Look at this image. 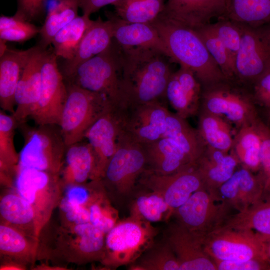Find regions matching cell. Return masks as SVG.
Segmentation results:
<instances>
[{
  "label": "cell",
  "mask_w": 270,
  "mask_h": 270,
  "mask_svg": "<svg viewBox=\"0 0 270 270\" xmlns=\"http://www.w3.org/2000/svg\"><path fill=\"white\" fill-rule=\"evenodd\" d=\"M120 0H79V6L82 14L90 16L108 4H112Z\"/></svg>",
  "instance_id": "f5cc1de1"
},
{
  "label": "cell",
  "mask_w": 270,
  "mask_h": 270,
  "mask_svg": "<svg viewBox=\"0 0 270 270\" xmlns=\"http://www.w3.org/2000/svg\"><path fill=\"white\" fill-rule=\"evenodd\" d=\"M132 264V270H180L178 259L166 240L154 244Z\"/></svg>",
  "instance_id": "74e56055"
},
{
  "label": "cell",
  "mask_w": 270,
  "mask_h": 270,
  "mask_svg": "<svg viewBox=\"0 0 270 270\" xmlns=\"http://www.w3.org/2000/svg\"><path fill=\"white\" fill-rule=\"evenodd\" d=\"M22 128L24 145L19 154L18 166L55 174L62 169L66 146L58 125H38Z\"/></svg>",
  "instance_id": "8992f818"
},
{
  "label": "cell",
  "mask_w": 270,
  "mask_h": 270,
  "mask_svg": "<svg viewBox=\"0 0 270 270\" xmlns=\"http://www.w3.org/2000/svg\"><path fill=\"white\" fill-rule=\"evenodd\" d=\"M72 230L76 236L75 242L78 252L88 260H102L104 252V234L90 222L73 226Z\"/></svg>",
  "instance_id": "f35d334b"
},
{
  "label": "cell",
  "mask_w": 270,
  "mask_h": 270,
  "mask_svg": "<svg viewBox=\"0 0 270 270\" xmlns=\"http://www.w3.org/2000/svg\"><path fill=\"white\" fill-rule=\"evenodd\" d=\"M265 116L266 119V124L270 126V109L265 110Z\"/></svg>",
  "instance_id": "11a10c76"
},
{
  "label": "cell",
  "mask_w": 270,
  "mask_h": 270,
  "mask_svg": "<svg viewBox=\"0 0 270 270\" xmlns=\"http://www.w3.org/2000/svg\"><path fill=\"white\" fill-rule=\"evenodd\" d=\"M163 137L172 140L196 165L206 147L197 129L192 127L186 118L170 112Z\"/></svg>",
  "instance_id": "484cf974"
},
{
  "label": "cell",
  "mask_w": 270,
  "mask_h": 270,
  "mask_svg": "<svg viewBox=\"0 0 270 270\" xmlns=\"http://www.w3.org/2000/svg\"><path fill=\"white\" fill-rule=\"evenodd\" d=\"M266 198V200H270V192L268 193V194L267 195Z\"/></svg>",
  "instance_id": "9f6ffc18"
},
{
  "label": "cell",
  "mask_w": 270,
  "mask_h": 270,
  "mask_svg": "<svg viewBox=\"0 0 270 270\" xmlns=\"http://www.w3.org/2000/svg\"></svg>",
  "instance_id": "6f0895ef"
},
{
  "label": "cell",
  "mask_w": 270,
  "mask_h": 270,
  "mask_svg": "<svg viewBox=\"0 0 270 270\" xmlns=\"http://www.w3.org/2000/svg\"><path fill=\"white\" fill-rule=\"evenodd\" d=\"M157 233L150 222L132 214L106 234L102 260L114 267L132 264L154 244Z\"/></svg>",
  "instance_id": "5b68a950"
},
{
  "label": "cell",
  "mask_w": 270,
  "mask_h": 270,
  "mask_svg": "<svg viewBox=\"0 0 270 270\" xmlns=\"http://www.w3.org/2000/svg\"><path fill=\"white\" fill-rule=\"evenodd\" d=\"M92 21L87 15L78 16L54 36L51 44L58 58L68 60L74 57L84 34Z\"/></svg>",
  "instance_id": "d6a6232c"
},
{
  "label": "cell",
  "mask_w": 270,
  "mask_h": 270,
  "mask_svg": "<svg viewBox=\"0 0 270 270\" xmlns=\"http://www.w3.org/2000/svg\"><path fill=\"white\" fill-rule=\"evenodd\" d=\"M65 180L73 184H82L88 178L92 180L95 158L89 144L82 141L66 146L64 162Z\"/></svg>",
  "instance_id": "4316f807"
},
{
  "label": "cell",
  "mask_w": 270,
  "mask_h": 270,
  "mask_svg": "<svg viewBox=\"0 0 270 270\" xmlns=\"http://www.w3.org/2000/svg\"><path fill=\"white\" fill-rule=\"evenodd\" d=\"M0 214L6 224L20 232L21 228L35 224L36 213L34 207L18 194L8 193L2 198Z\"/></svg>",
  "instance_id": "d590c367"
},
{
  "label": "cell",
  "mask_w": 270,
  "mask_h": 270,
  "mask_svg": "<svg viewBox=\"0 0 270 270\" xmlns=\"http://www.w3.org/2000/svg\"><path fill=\"white\" fill-rule=\"evenodd\" d=\"M79 8V0H58L49 10L40 28L38 44L46 48L54 36L78 16Z\"/></svg>",
  "instance_id": "836d02e7"
},
{
  "label": "cell",
  "mask_w": 270,
  "mask_h": 270,
  "mask_svg": "<svg viewBox=\"0 0 270 270\" xmlns=\"http://www.w3.org/2000/svg\"><path fill=\"white\" fill-rule=\"evenodd\" d=\"M225 0H168L157 20L195 30L224 16Z\"/></svg>",
  "instance_id": "9a60e30c"
},
{
  "label": "cell",
  "mask_w": 270,
  "mask_h": 270,
  "mask_svg": "<svg viewBox=\"0 0 270 270\" xmlns=\"http://www.w3.org/2000/svg\"><path fill=\"white\" fill-rule=\"evenodd\" d=\"M114 40L113 28L108 19L98 17L92 22L86 30L74 57L65 60L60 71L65 76L78 66L108 49Z\"/></svg>",
  "instance_id": "cb8c5ba5"
},
{
  "label": "cell",
  "mask_w": 270,
  "mask_h": 270,
  "mask_svg": "<svg viewBox=\"0 0 270 270\" xmlns=\"http://www.w3.org/2000/svg\"><path fill=\"white\" fill-rule=\"evenodd\" d=\"M57 175L18 165L16 180L18 194L34 208L40 196L48 191Z\"/></svg>",
  "instance_id": "1f68e13d"
},
{
  "label": "cell",
  "mask_w": 270,
  "mask_h": 270,
  "mask_svg": "<svg viewBox=\"0 0 270 270\" xmlns=\"http://www.w3.org/2000/svg\"><path fill=\"white\" fill-rule=\"evenodd\" d=\"M17 10L14 14L31 22L44 12L47 0H16Z\"/></svg>",
  "instance_id": "c3c4849f"
},
{
  "label": "cell",
  "mask_w": 270,
  "mask_h": 270,
  "mask_svg": "<svg viewBox=\"0 0 270 270\" xmlns=\"http://www.w3.org/2000/svg\"><path fill=\"white\" fill-rule=\"evenodd\" d=\"M267 259L270 264V237H265Z\"/></svg>",
  "instance_id": "db71d44e"
},
{
  "label": "cell",
  "mask_w": 270,
  "mask_h": 270,
  "mask_svg": "<svg viewBox=\"0 0 270 270\" xmlns=\"http://www.w3.org/2000/svg\"><path fill=\"white\" fill-rule=\"evenodd\" d=\"M197 130L207 146L224 152L232 147L233 125L219 116L200 110Z\"/></svg>",
  "instance_id": "83f0119b"
},
{
  "label": "cell",
  "mask_w": 270,
  "mask_h": 270,
  "mask_svg": "<svg viewBox=\"0 0 270 270\" xmlns=\"http://www.w3.org/2000/svg\"><path fill=\"white\" fill-rule=\"evenodd\" d=\"M88 202L90 204L88 208L90 222L104 234H107L116 224V212L98 198L92 201L90 199Z\"/></svg>",
  "instance_id": "f6af8a7d"
},
{
  "label": "cell",
  "mask_w": 270,
  "mask_h": 270,
  "mask_svg": "<svg viewBox=\"0 0 270 270\" xmlns=\"http://www.w3.org/2000/svg\"><path fill=\"white\" fill-rule=\"evenodd\" d=\"M240 25L242 38L234 61L235 77L251 88L270 72V26Z\"/></svg>",
  "instance_id": "8fae6325"
},
{
  "label": "cell",
  "mask_w": 270,
  "mask_h": 270,
  "mask_svg": "<svg viewBox=\"0 0 270 270\" xmlns=\"http://www.w3.org/2000/svg\"><path fill=\"white\" fill-rule=\"evenodd\" d=\"M239 164L232 150L224 152L206 146L196 166L206 188L216 192L232 176Z\"/></svg>",
  "instance_id": "d4e9b609"
},
{
  "label": "cell",
  "mask_w": 270,
  "mask_h": 270,
  "mask_svg": "<svg viewBox=\"0 0 270 270\" xmlns=\"http://www.w3.org/2000/svg\"><path fill=\"white\" fill-rule=\"evenodd\" d=\"M164 0H120L112 4L118 18L130 22L150 23L157 19Z\"/></svg>",
  "instance_id": "e575fe53"
},
{
  "label": "cell",
  "mask_w": 270,
  "mask_h": 270,
  "mask_svg": "<svg viewBox=\"0 0 270 270\" xmlns=\"http://www.w3.org/2000/svg\"><path fill=\"white\" fill-rule=\"evenodd\" d=\"M152 24L164 40L170 60L192 71L202 86L226 78L194 30L157 19Z\"/></svg>",
  "instance_id": "7a4b0ae2"
},
{
  "label": "cell",
  "mask_w": 270,
  "mask_h": 270,
  "mask_svg": "<svg viewBox=\"0 0 270 270\" xmlns=\"http://www.w3.org/2000/svg\"><path fill=\"white\" fill-rule=\"evenodd\" d=\"M18 124L12 114L0 112V166L1 174L16 170L19 154L14 145V130Z\"/></svg>",
  "instance_id": "8d00e7d4"
},
{
  "label": "cell",
  "mask_w": 270,
  "mask_h": 270,
  "mask_svg": "<svg viewBox=\"0 0 270 270\" xmlns=\"http://www.w3.org/2000/svg\"><path fill=\"white\" fill-rule=\"evenodd\" d=\"M120 60L122 90L128 108L166 98L174 72L172 60L166 55L152 48L120 46Z\"/></svg>",
  "instance_id": "6da1fadb"
},
{
  "label": "cell",
  "mask_w": 270,
  "mask_h": 270,
  "mask_svg": "<svg viewBox=\"0 0 270 270\" xmlns=\"http://www.w3.org/2000/svg\"><path fill=\"white\" fill-rule=\"evenodd\" d=\"M166 238L178 259L180 270H217L204 250V238L176 222L168 228Z\"/></svg>",
  "instance_id": "ac0fdd59"
},
{
  "label": "cell",
  "mask_w": 270,
  "mask_h": 270,
  "mask_svg": "<svg viewBox=\"0 0 270 270\" xmlns=\"http://www.w3.org/2000/svg\"><path fill=\"white\" fill-rule=\"evenodd\" d=\"M66 84L67 96L58 126L67 146L84 139L88 128L112 102L102 94Z\"/></svg>",
  "instance_id": "52a82bcc"
},
{
  "label": "cell",
  "mask_w": 270,
  "mask_h": 270,
  "mask_svg": "<svg viewBox=\"0 0 270 270\" xmlns=\"http://www.w3.org/2000/svg\"><path fill=\"white\" fill-rule=\"evenodd\" d=\"M204 247L212 260H268L265 238L252 230L222 226L204 238Z\"/></svg>",
  "instance_id": "ba28073f"
},
{
  "label": "cell",
  "mask_w": 270,
  "mask_h": 270,
  "mask_svg": "<svg viewBox=\"0 0 270 270\" xmlns=\"http://www.w3.org/2000/svg\"><path fill=\"white\" fill-rule=\"evenodd\" d=\"M90 196L88 189L82 184H72L66 190L64 197L70 203L76 206H85Z\"/></svg>",
  "instance_id": "816d5d0a"
},
{
  "label": "cell",
  "mask_w": 270,
  "mask_h": 270,
  "mask_svg": "<svg viewBox=\"0 0 270 270\" xmlns=\"http://www.w3.org/2000/svg\"><path fill=\"white\" fill-rule=\"evenodd\" d=\"M146 166L144 146L134 141L124 131L100 180L118 193L126 195L134 189Z\"/></svg>",
  "instance_id": "30bf717a"
},
{
  "label": "cell",
  "mask_w": 270,
  "mask_h": 270,
  "mask_svg": "<svg viewBox=\"0 0 270 270\" xmlns=\"http://www.w3.org/2000/svg\"><path fill=\"white\" fill-rule=\"evenodd\" d=\"M200 110L224 118L236 130L260 117L251 88L236 77L202 86Z\"/></svg>",
  "instance_id": "3957f363"
},
{
  "label": "cell",
  "mask_w": 270,
  "mask_h": 270,
  "mask_svg": "<svg viewBox=\"0 0 270 270\" xmlns=\"http://www.w3.org/2000/svg\"><path fill=\"white\" fill-rule=\"evenodd\" d=\"M223 226L252 230L265 237H270V200H262L244 211L233 213Z\"/></svg>",
  "instance_id": "4dcf8cb0"
},
{
  "label": "cell",
  "mask_w": 270,
  "mask_h": 270,
  "mask_svg": "<svg viewBox=\"0 0 270 270\" xmlns=\"http://www.w3.org/2000/svg\"><path fill=\"white\" fill-rule=\"evenodd\" d=\"M202 86L194 74L188 68L180 66L168 80L166 99L176 113L181 117L198 115L200 104Z\"/></svg>",
  "instance_id": "ffe728a7"
},
{
  "label": "cell",
  "mask_w": 270,
  "mask_h": 270,
  "mask_svg": "<svg viewBox=\"0 0 270 270\" xmlns=\"http://www.w3.org/2000/svg\"><path fill=\"white\" fill-rule=\"evenodd\" d=\"M169 110L161 101L128 108L124 132L134 141L144 145L163 137Z\"/></svg>",
  "instance_id": "2e32d148"
},
{
  "label": "cell",
  "mask_w": 270,
  "mask_h": 270,
  "mask_svg": "<svg viewBox=\"0 0 270 270\" xmlns=\"http://www.w3.org/2000/svg\"><path fill=\"white\" fill-rule=\"evenodd\" d=\"M216 192L221 201L240 212L263 200L264 187L258 174L242 167Z\"/></svg>",
  "instance_id": "d6986e66"
},
{
  "label": "cell",
  "mask_w": 270,
  "mask_h": 270,
  "mask_svg": "<svg viewBox=\"0 0 270 270\" xmlns=\"http://www.w3.org/2000/svg\"><path fill=\"white\" fill-rule=\"evenodd\" d=\"M222 17L252 28L270 26V0H225Z\"/></svg>",
  "instance_id": "f1b7e54d"
},
{
  "label": "cell",
  "mask_w": 270,
  "mask_h": 270,
  "mask_svg": "<svg viewBox=\"0 0 270 270\" xmlns=\"http://www.w3.org/2000/svg\"><path fill=\"white\" fill-rule=\"evenodd\" d=\"M40 28L26 21L21 24L0 30V39L6 42H24L40 34Z\"/></svg>",
  "instance_id": "bcb514c9"
},
{
  "label": "cell",
  "mask_w": 270,
  "mask_h": 270,
  "mask_svg": "<svg viewBox=\"0 0 270 270\" xmlns=\"http://www.w3.org/2000/svg\"><path fill=\"white\" fill-rule=\"evenodd\" d=\"M112 22L114 39L121 47L150 48L169 54L164 40L157 29L151 23L130 22L124 20L112 12H106Z\"/></svg>",
  "instance_id": "44dd1931"
},
{
  "label": "cell",
  "mask_w": 270,
  "mask_h": 270,
  "mask_svg": "<svg viewBox=\"0 0 270 270\" xmlns=\"http://www.w3.org/2000/svg\"><path fill=\"white\" fill-rule=\"evenodd\" d=\"M218 270H270V264L264 259L242 261L213 260Z\"/></svg>",
  "instance_id": "7dc6e473"
},
{
  "label": "cell",
  "mask_w": 270,
  "mask_h": 270,
  "mask_svg": "<svg viewBox=\"0 0 270 270\" xmlns=\"http://www.w3.org/2000/svg\"><path fill=\"white\" fill-rule=\"evenodd\" d=\"M60 208L66 220L72 224L90 222V212L84 206L72 204L64 198L60 202Z\"/></svg>",
  "instance_id": "f907efd6"
},
{
  "label": "cell",
  "mask_w": 270,
  "mask_h": 270,
  "mask_svg": "<svg viewBox=\"0 0 270 270\" xmlns=\"http://www.w3.org/2000/svg\"><path fill=\"white\" fill-rule=\"evenodd\" d=\"M251 90L256 106L270 109V72L254 83Z\"/></svg>",
  "instance_id": "681fc988"
},
{
  "label": "cell",
  "mask_w": 270,
  "mask_h": 270,
  "mask_svg": "<svg viewBox=\"0 0 270 270\" xmlns=\"http://www.w3.org/2000/svg\"><path fill=\"white\" fill-rule=\"evenodd\" d=\"M144 147L146 168L160 174H169L195 166L188 156L172 140L162 137Z\"/></svg>",
  "instance_id": "603a6c76"
},
{
  "label": "cell",
  "mask_w": 270,
  "mask_h": 270,
  "mask_svg": "<svg viewBox=\"0 0 270 270\" xmlns=\"http://www.w3.org/2000/svg\"><path fill=\"white\" fill-rule=\"evenodd\" d=\"M166 212L169 216L172 214L165 200L160 194L152 192L137 198L132 214L150 222L160 220Z\"/></svg>",
  "instance_id": "60d3db41"
},
{
  "label": "cell",
  "mask_w": 270,
  "mask_h": 270,
  "mask_svg": "<svg viewBox=\"0 0 270 270\" xmlns=\"http://www.w3.org/2000/svg\"><path fill=\"white\" fill-rule=\"evenodd\" d=\"M47 50L40 44L34 46L18 84L16 107L12 115L18 126L25 123L36 110L40 96L42 64Z\"/></svg>",
  "instance_id": "e0dca14e"
},
{
  "label": "cell",
  "mask_w": 270,
  "mask_h": 270,
  "mask_svg": "<svg viewBox=\"0 0 270 270\" xmlns=\"http://www.w3.org/2000/svg\"><path fill=\"white\" fill-rule=\"evenodd\" d=\"M252 124L261 140L260 168L257 174L264 185V196H266L270 192V126L260 117Z\"/></svg>",
  "instance_id": "7bdbcfd3"
},
{
  "label": "cell",
  "mask_w": 270,
  "mask_h": 270,
  "mask_svg": "<svg viewBox=\"0 0 270 270\" xmlns=\"http://www.w3.org/2000/svg\"><path fill=\"white\" fill-rule=\"evenodd\" d=\"M214 33L224 43L234 64L242 38V30L239 24L226 18L222 17L215 22L209 24Z\"/></svg>",
  "instance_id": "b9f144b4"
},
{
  "label": "cell",
  "mask_w": 270,
  "mask_h": 270,
  "mask_svg": "<svg viewBox=\"0 0 270 270\" xmlns=\"http://www.w3.org/2000/svg\"><path fill=\"white\" fill-rule=\"evenodd\" d=\"M64 77L66 84L102 94L114 105L127 108L121 86L120 46L114 39L108 49Z\"/></svg>",
  "instance_id": "277c9868"
},
{
  "label": "cell",
  "mask_w": 270,
  "mask_h": 270,
  "mask_svg": "<svg viewBox=\"0 0 270 270\" xmlns=\"http://www.w3.org/2000/svg\"><path fill=\"white\" fill-rule=\"evenodd\" d=\"M53 50H47L42 68L40 96L31 116L36 124L58 125L67 96V86Z\"/></svg>",
  "instance_id": "4fadbf2b"
},
{
  "label": "cell",
  "mask_w": 270,
  "mask_h": 270,
  "mask_svg": "<svg viewBox=\"0 0 270 270\" xmlns=\"http://www.w3.org/2000/svg\"><path fill=\"white\" fill-rule=\"evenodd\" d=\"M138 182L161 196L172 214L194 192L206 188L196 166L169 174H158L146 168L140 176Z\"/></svg>",
  "instance_id": "5bb4252c"
},
{
  "label": "cell",
  "mask_w": 270,
  "mask_h": 270,
  "mask_svg": "<svg viewBox=\"0 0 270 270\" xmlns=\"http://www.w3.org/2000/svg\"><path fill=\"white\" fill-rule=\"evenodd\" d=\"M202 40L210 56L226 78L235 77L234 62L222 40L209 24L194 30Z\"/></svg>",
  "instance_id": "ab89813d"
},
{
  "label": "cell",
  "mask_w": 270,
  "mask_h": 270,
  "mask_svg": "<svg viewBox=\"0 0 270 270\" xmlns=\"http://www.w3.org/2000/svg\"><path fill=\"white\" fill-rule=\"evenodd\" d=\"M233 209L216 192L202 188L194 192L173 212L176 222L204 238L224 225Z\"/></svg>",
  "instance_id": "9c48e42d"
},
{
  "label": "cell",
  "mask_w": 270,
  "mask_h": 270,
  "mask_svg": "<svg viewBox=\"0 0 270 270\" xmlns=\"http://www.w3.org/2000/svg\"><path fill=\"white\" fill-rule=\"evenodd\" d=\"M34 46L24 50L7 48L0 58V106L13 114L15 93L21 74Z\"/></svg>",
  "instance_id": "7402d4cb"
},
{
  "label": "cell",
  "mask_w": 270,
  "mask_h": 270,
  "mask_svg": "<svg viewBox=\"0 0 270 270\" xmlns=\"http://www.w3.org/2000/svg\"><path fill=\"white\" fill-rule=\"evenodd\" d=\"M127 108L110 104L88 128L84 139L91 146L95 158L92 180H100L116 152L124 131Z\"/></svg>",
  "instance_id": "7c38bea8"
},
{
  "label": "cell",
  "mask_w": 270,
  "mask_h": 270,
  "mask_svg": "<svg viewBox=\"0 0 270 270\" xmlns=\"http://www.w3.org/2000/svg\"><path fill=\"white\" fill-rule=\"evenodd\" d=\"M261 140L254 124L244 126L236 130L231 150L242 167L258 172L260 168Z\"/></svg>",
  "instance_id": "f546056e"
},
{
  "label": "cell",
  "mask_w": 270,
  "mask_h": 270,
  "mask_svg": "<svg viewBox=\"0 0 270 270\" xmlns=\"http://www.w3.org/2000/svg\"><path fill=\"white\" fill-rule=\"evenodd\" d=\"M0 250L4 254L22 256L30 250V244L24 233L6 224H2L0 226Z\"/></svg>",
  "instance_id": "ee69618b"
}]
</instances>
